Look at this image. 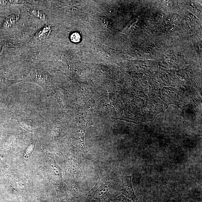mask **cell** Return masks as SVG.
Masks as SVG:
<instances>
[{"mask_svg":"<svg viewBox=\"0 0 202 202\" xmlns=\"http://www.w3.org/2000/svg\"><path fill=\"white\" fill-rule=\"evenodd\" d=\"M131 176L126 177L123 181L121 187V193L128 198L135 202H137V198L134 192L131 183Z\"/></svg>","mask_w":202,"mask_h":202,"instance_id":"1","label":"cell"},{"mask_svg":"<svg viewBox=\"0 0 202 202\" xmlns=\"http://www.w3.org/2000/svg\"><path fill=\"white\" fill-rule=\"evenodd\" d=\"M22 2V1H0V4L1 5H11L13 4H20Z\"/></svg>","mask_w":202,"mask_h":202,"instance_id":"7","label":"cell"},{"mask_svg":"<svg viewBox=\"0 0 202 202\" xmlns=\"http://www.w3.org/2000/svg\"><path fill=\"white\" fill-rule=\"evenodd\" d=\"M81 36L78 33H74L71 35V39L73 42L78 43L81 40Z\"/></svg>","mask_w":202,"mask_h":202,"instance_id":"6","label":"cell"},{"mask_svg":"<svg viewBox=\"0 0 202 202\" xmlns=\"http://www.w3.org/2000/svg\"><path fill=\"white\" fill-rule=\"evenodd\" d=\"M29 12L33 16L44 22H47V16L43 12L38 10L32 9L29 10Z\"/></svg>","mask_w":202,"mask_h":202,"instance_id":"3","label":"cell"},{"mask_svg":"<svg viewBox=\"0 0 202 202\" xmlns=\"http://www.w3.org/2000/svg\"><path fill=\"white\" fill-rule=\"evenodd\" d=\"M51 30V27L50 25H47L35 34L34 37V39L37 41L44 39L50 35Z\"/></svg>","mask_w":202,"mask_h":202,"instance_id":"2","label":"cell"},{"mask_svg":"<svg viewBox=\"0 0 202 202\" xmlns=\"http://www.w3.org/2000/svg\"><path fill=\"white\" fill-rule=\"evenodd\" d=\"M112 202H135L129 200L124 195H121L114 200Z\"/></svg>","mask_w":202,"mask_h":202,"instance_id":"5","label":"cell"},{"mask_svg":"<svg viewBox=\"0 0 202 202\" xmlns=\"http://www.w3.org/2000/svg\"><path fill=\"white\" fill-rule=\"evenodd\" d=\"M19 18H20V16L17 14L10 16L9 18L7 19V20L9 21L8 23V26L14 24L19 20Z\"/></svg>","mask_w":202,"mask_h":202,"instance_id":"4","label":"cell"}]
</instances>
